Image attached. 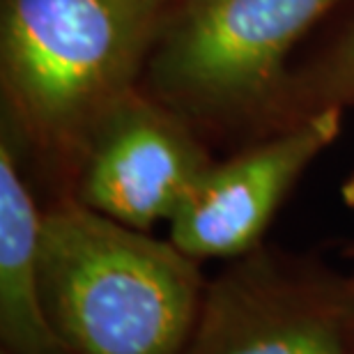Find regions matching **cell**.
<instances>
[{
	"label": "cell",
	"mask_w": 354,
	"mask_h": 354,
	"mask_svg": "<svg viewBox=\"0 0 354 354\" xmlns=\"http://www.w3.org/2000/svg\"><path fill=\"white\" fill-rule=\"evenodd\" d=\"M350 286H352V292H354V276H350Z\"/></svg>",
	"instance_id": "30bf717a"
},
{
	"label": "cell",
	"mask_w": 354,
	"mask_h": 354,
	"mask_svg": "<svg viewBox=\"0 0 354 354\" xmlns=\"http://www.w3.org/2000/svg\"><path fill=\"white\" fill-rule=\"evenodd\" d=\"M341 0H177L147 92L196 131L251 124L265 133L295 46Z\"/></svg>",
	"instance_id": "3957f363"
},
{
	"label": "cell",
	"mask_w": 354,
	"mask_h": 354,
	"mask_svg": "<svg viewBox=\"0 0 354 354\" xmlns=\"http://www.w3.org/2000/svg\"><path fill=\"white\" fill-rule=\"evenodd\" d=\"M341 198H343V203L348 205V207L354 209V175L350 177V180H345V184L341 187Z\"/></svg>",
	"instance_id": "9c48e42d"
},
{
	"label": "cell",
	"mask_w": 354,
	"mask_h": 354,
	"mask_svg": "<svg viewBox=\"0 0 354 354\" xmlns=\"http://www.w3.org/2000/svg\"><path fill=\"white\" fill-rule=\"evenodd\" d=\"M209 164L194 124L138 88L90 136L72 198L113 221L150 232L157 221H171Z\"/></svg>",
	"instance_id": "5b68a950"
},
{
	"label": "cell",
	"mask_w": 354,
	"mask_h": 354,
	"mask_svg": "<svg viewBox=\"0 0 354 354\" xmlns=\"http://www.w3.org/2000/svg\"><path fill=\"white\" fill-rule=\"evenodd\" d=\"M168 12L161 0H3L10 138L28 147L53 201L72 196L90 136L138 90Z\"/></svg>",
	"instance_id": "6da1fadb"
},
{
	"label": "cell",
	"mask_w": 354,
	"mask_h": 354,
	"mask_svg": "<svg viewBox=\"0 0 354 354\" xmlns=\"http://www.w3.org/2000/svg\"><path fill=\"white\" fill-rule=\"evenodd\" d=\"M350 279L263 249L205 286L182 354H354Z\"/></svg>",
	"instance_id": "277c9868"
},
{
	"label": "cell",
	"mask_w": 354,
	"mask_h": 354,
	"mask_svg": "<svg viewBox=\"0 0 354 354\" xmlns=\"http://www.w3.org/2000/svg\"><path fill=\"white\" fill-rule=\"evenodd\" d=\"M161 3H168V5H173V3H177V0H161Z\"/></svg>",
	"instance_id": "8fae6325"
},
{
	"label": "cell",
	"mask_w": 354,
	"mask_h": 354,
	"mask_svg": "<svg viewBox=\"0 0 354 354\" xmlns=\"http://www.w3.org/2000/svg\"><path fill=\"white\" fill-rule=\"evenodd\" d=\"M343 111L310 113L265 133L225 161H212L171 223V242L194 260H235L263 246V235L297 180L341 133Z\"/></svg>",
	"instance_id": "8992f818"
},
{
	"label": "cell",
	"mask_w": 354,
	"mask_h": 354,
	"mask_svg": "<svg viewBox=\"0 0 354 354\" xmlns=\"http://www.w3.org/2000/svg\"><path fill=\"white\" fill-rule=\"evenodd\" d=\"M352 336H354V322H352Z\"/></svg>",
	"instance_id": "7c38bea8"
},
{
	"label": "cell",
	"mask_w": 354,
	"mask_h": 354,
	"mask_svg": "<svg viewBox=\"0 0 354 354\" xmlns=\"http://www.w3.org/2000/svg\"><path fill=\"white\" fill-rule=\"evenodd\" d=\"M41 207L17 147L0 143V341L3 354H67L46 313L39 274Z\"/></svg>",
	"instance_id": "52a82bcc"
},
{
	"label": "cell",
	"mask_w": 354,
	"mask_h": 354,
	"mask_svg": "<svg viewBox=\"0 0 354 354\" xmlns=\"http://www.w3.org/2000/svg\"><path fill=\"white\" fill-rule=\"evenodd\" d=\"M46 313L67 354H182L207 281L171 239L58 198L41 209Z\"/></svg>",
	"instance_id": "7a4b0ae2"
},
{
	"label": "cell",
	"mask_w": 354,
	"mask_h": 354,
	"mask_svg": "<svg viewBox=\"0 0 354 354\" xmlns=\"http://www.w3.org/2000/svg\"><path fill=\"white\" fill-rule=\"evenodd\" d=\"M354 104V21L304 69L290 72L281 88L265 133L295 124L310 113Z\"/></svg>",
	"instance_id": "ba28073f"
}]
</instances>
